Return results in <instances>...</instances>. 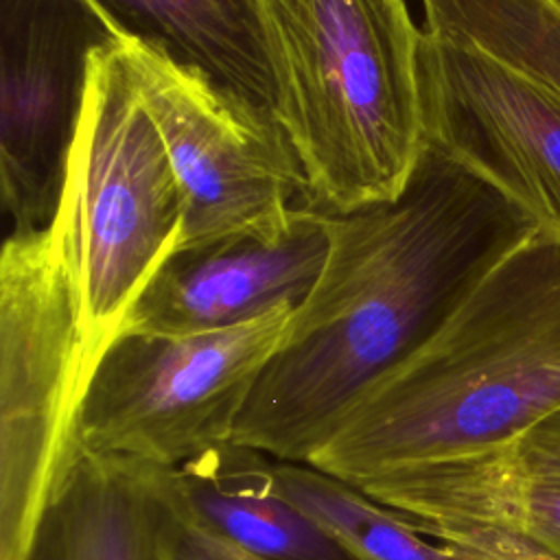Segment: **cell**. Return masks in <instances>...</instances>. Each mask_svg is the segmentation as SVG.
<instances>
[{
    "instance_id": "cell-1",
    "label": "cell",
    "mask_w": 560,
    "mask_h": 560,
    "mask_svg": "<svg viewBox=\"0 0 560 560\" xmlns=\"http://www.w3.org/2000/svg\"><path fill=\"white\" fill-rule=\"evenodd\" d=\"M324 267L258 374L234 440L308 464L538 223L492 184L427 149L405 190L328 214Z\"/></svg>"
},
{
    "instance_id": "cell-2",
    "label": "cell",
    "mask_w": 560,
    "mask_h": 560,
    "mask_svg": "<svg viewBox=\"0 0 560 560\" xmlns=\"http://www.w3.org/2000/svg\"><path fill=\"white\" fill-rule=\"evenodd\" d=\"M560 409V236L536 228L308 459L352 486L508 444Z\"/></svg>"
},
{
    "instance_id": "cell-3",
    "label": "cell",
    "mask_w": 560,
    "mask_h": 560,
    "mask_svg": "<svg viewBox=\"0 0 560 560\" xmlns=\"http://www.w3.org/2000/svg\"><path fill=\"white\" fill-rule=\"evenodd\" d=\"M249 2L306 206L348 214L398 197L427 151L422 26L409 2Z\"/></svg>"
},
{
    "instance_id": "cell-4",
    "label": "cell",
    "mask_w": 560,
    "mask_h": 560,
    "mask_svg": "<svg viewBox=\"0 0 560 560\" xmlns=\"http://www.w3.org/2000/svg\"><path fill=\"white\" fill-rule=\"evenodd\" d=\"M48 225L77 304L85 389L184 232L177 177L112 37L88 55L79 118Z\"/></svg>"
},
{
    "instance_id": "cell-5",
    "label": "cell",
    "mask_w": 560,
    "mask_h": 560,
    "mask_svg": "<svg viewBox=\"0 0 560 560\" xmlns=\"http://www.w3.org/2000/svg\"><path fill=\"white\" fill-rule=\"evenodd\" d=\"M112 42L177 177V252L282 238L308 190L276 118L162 44L131 33Z\"/></svg>"
},
{
    "instance_id": "cell-6",
    "label": "cell",
    "mask_w": 560,
    "mask_h": 560,
    "mask_svg": "<svg viewBox=\"0 0 560 560\" xmlns=\"http://www.w3.org/2000/svg\"><path fill=\"white\" fill-rule=\"evenodd\" d=\"M298 304L195 332H122L94 365L77 409V446L179 468L234 440L245 400L287 337Z\"/></svg>"
},
{
    "instance_id": "cell-7",
    "label": "cell",
    "mask_w": 560,
    "mask_h": 560,
    "mask_svg": "<svg viewBox=\"0 0 560 560\" xmlns=\"http://www.w3.org/2000/svg\"><path fill=\"white\" fill-rule=\"evenodd\" d=\"M83 392L77 304L50 225L0 254V560H24L74 453Z\"/></svg>"
},
{
    "instance_id": "cell-8",
    "label": "cell",
    "mask_w": 560,
    "mask_h": 560,
    "mask_svg": "<svg viewBox=\"0 0 560 560\" xmlns=\"http://www.w3.org/2000/svg\"><path fill=\"white\" fill-rule=\"evenodd\" d=\"M424 142L560 236V90L422 31Z\"/></svg>"
},
{
    "instance_id": "cell-9",
    "label": "cell",
    "mask_w": 560,
    "mask_h": 560,
    "mask_svg": "<svg viewBox=\"0 0 560 560\" xmlns=\"http://www.w3.org/2000/svg\"><path fill=\"white\" fill-rule=\"evenodd\" d=\"M109 37L83 0H0V188L11 232L55 217L88 55Z\"/></svg>"
},
{
    "instance_id": "cell-10",
    "label": "cell",
    "mask_w": 560,
    "mask_h": 560,
    "mask_svg": "<svg viewBox=\"0 0 560 560\" xmlns=\"http://www.w3.org/2000/svg\"><path fill=\"white\" fill-rule=\"evenodd\" d=\"M413 527L481 560H560V475L518 462L508 444L398 468L357 483Z\"/></svg>"
},
{
    "instance_id": "cell-11",
    "label": "cell",
    "mask_w": 560,
    "mask_h": 560,
    "mask_svg": "<svg viewBox=\"0 0 560 560\" xmlns=\"http://www.w3.org/2000/svg\"><path fill=\"white\" fill-rule=\"evenodd\" d=\"M326 252V212L311 206L298 208L293 228L278 241L245 238L175 252L136 302L122 332H210L300 304Z\"/></svg>"
},
{
    "instance_id": "cell-12",
    "label": "cell",
    "mask_w": 560,
    "mask_h": 560,
    "mask_svg": "<svg viewBox=\"0 0 560 560\" xmlns=\"http://www.w3.org/2000/svg\"><path fill=\"white\" fill-rule=\"evenodd\" d=\"M158 523V466L77 446L24 560H155Z\"/></svg>"
},
{
    "instance_id": "cell-13",
    "label": "cell",
    "mask_w": 560,
    "mask_h": 560,
    "mask_svg": "<svg viewBox=\"0 0 560 560\" xmlns=\"http://www.w3.org/2000/svg\"><path fill=\"white\" fill-rule=\"evenodd\" d=\"M267 455L228 442L179 468L175 483L197 521L265 560H352L304 510L282 497Z\"/></svg>"
},
{
    "instance_id": "cell-14",
    "label": "cell",
    "mask_w": 560,
    "mask_h": 560,
    "mask_svg": "<svg viewBox=\"0 0 560 560\" xmlns=\"http://www.w3.org/2000/svg\"><path fill=\"white\" fill-rule=\"evenodd\" d=\"M112 37L131 33L168 48L271 114L269 68L249 0H96ZM273 116V114H271Z\"/></svg>"
},
{
    "instance_id": "cell-15",
    "label": "cell",
    "mask_w": 560,
    "mask_h": 560,
    "mask_svg": "<svg viewBox=\"0 0 560 560\" xmlns=\"http://www.w3.org/2000/svg\"><path fill=\"white\" fill-rule=\"evenodd\" d=\"M269 472L276 490L304 510L352 560H481L462 547L429 542L407 514L308 464L271 462Z\"/></svg>"
},
{
    "instance_id": "cell-16",
    "label": "cell",
    "mask_w": 560,
    "mask_h": 560,
    "mask_svg": "<svg viewBox=\"0 0 560 560\" xmlns=\"http://www.w3.org/2000/svg\"><path fill=\"white\" fill-rule=\"evenodd\" d=\"M422 31L560 90V0H420Z\"/></svg>"
},
{
    "instance_id": "cell-17",
    "label": "cell",
    "mask_w": 560,
    "mask_h": 560,
    "mask_svg": "<svg viewBox=\"0 0 560 560\" xmlns=\"http://www.w3.org/2000/svg\"><path fill=\"white\" fill-rule=\"evenodd\" d=\"M160 523L155 560H219L195 514L188 510L173 468L158 466Z\"/></svg>"
},
{
    "instance_id": "cell-18",
    "label": "cell",
    "mask_w": 560,
    "mask_h": 560,
    "mask_svg": "<svg viewBox=\"0 0 560 560\" xmlns=\"http://www.w3.org/2000/svg\"><path fill=\"white\" fill-rule=\"evenodd\" d=\"M512 453L532 470L560 475V409L508 442Z\"/></svg>"
}]
</instances>
